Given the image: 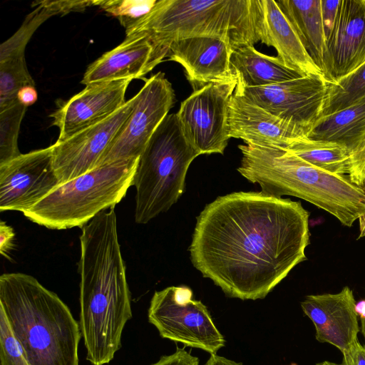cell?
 Returning a JSON list of instances; mask_svg holds the SVG:
<instances>
[{
    "mask_svg": "<svg viewBox=\"0 0 365 365\" xmlns=\"http://www.w3.org/2000/svg\"><path fill=\"white\" fill-rule=\"evenodd\" d=\"M309 217L300 202L262 192L220 196L197 217L191 262L227 296L264 299L307 259Z\"/></svg>",
    "mask_w": 365,
    "mask_h": 365,
    "instance_id": "1",
    "label": "cell"
},
{
    "mask_svg": "<svg viewBox=\"0 0 365 365\" xmlns=\"http://www.w3.org/2000/svg\"><path fill=\"white\" fill-rule=\"evenodd\" d=\"M81 230L80 328L86 359L105 365L121 347L123 330L132 317L114 207L98 213Z\"/></svg>",
    "mask_w": 365,
    "mask_h": 365,
    "instance_id": "2",
    "label": "cell"
},
{
    "mask_svg": "<svg viewBox=\"0 0 365 365\" xmlns=\"http://www.w3.org/2000/svg\"><path fill=\"white\" fill-rule=\"evenodd\" d=\"M0 309L30 365H78L79 324L58 296L36 278L1 274Z\"/></svg>",
    "mask_w": 365,
    "mask_h": 365,
    "instance_id": "3",
    "label": "cell"
},
{
    "mask_svg": "<svg viewBox=\"0 0 365 365\" xmlns=\"http://www.w3.org/2000/svg\"><path fill=\"white\" fill-rule=\"evenodd\" d=\"M238 148L242 158L237 171L259 184L263 193L302 198L347 227L365 216V192L349 175L328 173L284 149L250 144Z\"/></svg>",
    "mask_w": 365,
    "mask_h": 365,
    "instance_id": "4",
    "label": "cell"
},
{
    "mask_svg": "<svg viewBox=\"0 0 365 365\" xmlns=\"http://www.w3.org/2000/svg\"><path fill=\"white\" fill-rule=\"evenodd\" d=\"M257 11V0H157L125 34H147L168 49L177 40L210 36L235 49L259 41Z\"/></svg>",
    "mask_w": 365,
    "mask_h": 365,
    "instance_id": "5",
    "label": "cell"
},
{
    "mask_svg": "<svg viewBox=\"0 0 365 365\" xmlns=\"http://www.w3.org/2000/svg\"><path fill=\"white\" fill-rule=\"evenodd\" d=\"M200 153L185 138L176 113L166 115L139 158L133 179L135 221L146 224L175 204L188 168Z\"/></svg>",
    "mask_w": 365,
    "mask_h": 365,
    "instance_id": "6",
    "label": "cell"
},
{
    "mask_svg": "<svg viewBox=\"0 0 365 365\" xmlns=\"http://www.w3.org/2000/svg\"><path fill=\"white\" fill-rule=\"evenodd\" d=\"M138 160L130 159L96 168L60 185L23 214L48 229L82 228L125 197L133 185Z\"/></svg>",
    "mask_w": 365,
    "mask_h": 365,
    "instance_id": "7",
    "label": "cell"
},
{
    "mask_svg": "<svg viewBox=\"0 0 365 365\" xmlns=\"http://www.w3.org/2000/svg\"><path fill=\"white\" fill-rule=\"evenodd\" d=\"M148 317L162 338L210 354H217L225 345L207 307L193 299L192 291L187 287L172 286L155 291Z\"/></svg>",
    "mask_w": 365,
    "mask_h": 365,
    "instance_id": "8",
    "label": "cell"
},
{
    "mask_svg": "<svg viewBox=\"0 0 365 365\" xmlns=\"http://www.w3.org/2000/svg\"><path fill=\"white\" fill-rule=\"evenodd\" d=\"M175 102V91L164 73L159 71L147 79L135 95L132 113L97 168L139 158Z\"/></svg>",
    "mask_w": 365,
    "mask_h": 365,
    "instance_id": "9",
    "label": "cell"
},
{
    "mask_svg": "<svg viewBox=\"0 0 365 365\" xmlns=\"http://www.w3.org/2000/svg\"><path fill=\"white\" fill-rule=\"evenodd\" d=\"M237 82L210 83L184 100L176 113L182 132L200 153L223 154L227 145L228 112Z\"/></svg>",
    "mask_w": 365,
    "mask_h": 365,
    "instance_id": "10",
    "label": "cell"
},
{
    "mask_svg": "<svg viewBox=\"0 0 365 365\" xmlns=\"http://www.w3.org/2000/svg\"><path fill=\"white\" fill-rule=\"evenodd\" d=\"M135 103V96L106 119L52 145V163L60 185L96 168L123 127Z\"/></svg>",
    "mask_w": 365,
    "mask_h": 365,
    "instance_id": "11",
    "label": "cell"
},
{
    "mask_svg": "<svg viewBox=\"0 0 365 365\" xmlns=\"http://www.w3.org/2000/svg\"><path fill=\"white\" fill-rule=\"evenodd\" d=\"M328 86L322 78L302 76L267 86L235 90V93L309 133L322 114Z\"/></svg>",
    "mask_w": 365,
    "mask_h": 365,
    "instance_id": "12",
    "label": "cell"
},
{
    "mask_svg": "<svg viewBox=\"0 0 365 365\" xmlns=\"http://www.w3.org/2000/svg\"><path fill=\"white\" fill-rule=\"evenodd\" d=\"M59 185L51 145L21 153L0 165V210L24 212Z\"/></svg>",
    "mask_w": 365,
    "mask_h": 365,
    "instance_id": "13",
    "label": "cell"
},
{
    "mask_svg": "<svg viewBox=\"0 0 365 365\" xmlns=\"http://www.w3.org/2000/svg\"><path fill=\"white\" fill-rule=\"evenodd\" d=\"M168 51L147 34L125 36L88 66L81 83L88 86L141 78L167 57Z\"/></svg>",
    "mask_w": 365,
    "mask_h": 365,
    "instance_id": "14",
    "label": "cell"
},
{
    "mask_svg": "<svg viewBox=\"0 0 365 365\" xmlns=\"http://www.w3.org/2000/svg\"><path fill=\"white\" fill-rule=\"evenodd\" d=\"M307 135V130L274 116L234 92L229 104L230 138L242 139L245 144L287 150Z\"/></svg>",
    "mask_w": 365,
    "mask_h": 365,
    "instance_id": "15",
    "label": "cell"
},
{
    "mask_svg": "<svg viewBox=\"0 0 365 365\" xmlns=\"http://www.w3.org/2000/svg\"><path fill=\"white\" fill-rule=\"evenodd\" d=\"M232 51L223 39L195 36L171 43L167 57L184 68L195 91L210 83L237 82L230 63Z\"/></svg>",
    "mask_w": 365,
    "mask_h": 365,
    "instance_id": "16",
    "label": "cell"
},
{
    "mask_svg": "<svg viewBox=\"0 0 365 365\" xmlns=\"http://www.w3.org/2000/svg\"><path fill=\"white\" fill-rule=\"evenodd\" d=\"M131 81H117L86 86L50 115L59 129L57 142L93 125L115 113L126 103Z\"/></svg>",
    "mask_w": 365,
    "mask_h": 365,
    "instance_id": "17",
    "label": "cell"
},
{
    "mask_svg": "<svg viewBox=\"0 0 365 365\" xmlns=\"http://www.w3.org/2000/svg\"><path fill=\"white\" fill-rule=\"evenodd\" d=\"M301 307L312 322L319 342L330 344L342 353L358 341L357 305L349 287L335 294L308 295Z\"/></svg>",
    "mask_w": 365,
    "mask_h": 365,
    "instance_id": "18",
    "label": "cell"
},
{
    "mask_svg": "<svg viewBox=\"0 0 365 365\" xmlns=\"http://www.w3.org/2000/svg\"><path fill=\"white\" fill-rule=\"evenodd\" d=\"M327 49L329 84L365 62V0H340Z\"/></svg>",
    "mask_w": 365,
    "mask_h": 365,
    "instance_id": "19",
    "label": "cell"
},
{
    "mask_svg": "<svg viewBox=\"0 0 365 365\" xmlns=\"http://www.w3.org/2000/svg\"><path fill=\"white\" fill-rule=\"evenodd\" d=\"M257 32L259 41L274 47L285 66L302 76L326 80L276 1L257 0Z\"/></svg>",
    "mask_w": 365,
    "mask_h": 365,
    "instance_id": "20",
    "label": "cell"
},
{
    "mask_svg": "<svg viewBox=\"0 0 365 365\" xmlns=\"http://www.w3.org/2000/svg\"><path fill=\"white\" fill-rule=\"evenodd\" d=\"M276 1L329 83L327 38L322 21L321 0H278Z\"/></svg>",
    "mask_w": 365,
    "mask_h": 365,
    "instance_id": "21",
    "label": "cell"
},
{
    "mask_svg": "<svg viewBox=\"0 0 365 365\" xmlns=\"http://www.w3.org/2000/svg\"><path fill=\"white\" fill-rule=\"evenodd\" d=\"M230 63L237 79L236 91L267 86L302 76L285 66L277 56L262 53L254 46L233 49Z\"/></svg>",
    "mask_w": 365,
    "mask_h": 365,
    "instance_id": "22",
    "label": "cell"
},
{
    "mask_svg": "<svg viewBox=\"0 0 365 365\" xmlns=\"http://www.w3.org/2000/svg\"><path fill=\"white\" fill-rule=\"evenodd\" d=\"M307 138L339 143L351 153L365 139V97L345 108L319 117L310 127Z\"/></svg>",
    "mask_w": 365,
    "mask_h": 365,
    "instance_id": "23",
    "label": "cell"
},
{
    "mask_svg": "<svg viewBox=\"0 0 365 365\" xmlns=\"http://www.w3.org/2000/svg\"><path fill=\"white\" fill-rule=\"evenodd\" d=\"M287 150L328 173L349 174L350 151L339 143L307 138L294 143Z\"/></svg>",
    "mask_w": 365,
    "mask_h": 365,
    "instance_id": "24",
    "label": "cell"
},
{
    "mask_svg": "<svg viewBox=\"0 0 365 365\" xmlns=\"http://www.w3.org/2000/svg\"><path fill=\"white\" fill-rule=\"evenodd\" d=\"M31 6L35 9L26 16L17 31L1 44L0 61L24 55L25 48L37 29L49 18L63 15L58 0L37 1Z\"/></svg>",
    "mask_w": 365,
    "mask_h": 365,
    "instance_id": "25",
    "label": "cell"
},
{
    "mask_svg": "<svg viewBox=\"0 0 365 365\" xmlns=\"http://www.w3.org/2000/svg\"><path fill=\"white\" fill-rule=\"evenodd\" d=\"M364 97H365V62L335 83L329 84L320 116L345 108Z\"/></svg>",
    "mask_w": 365,
    "mask_h": 365,
    "instance_id": "26",
    "label": "cell"
},
{
    "mask_svg": "<svg viewBox=\"0 0 365 365\" xmlns=\"http://www.w3.org/2000/svg\"><path fill=\"white\" fill-rule=\"evenodd\" d=\"M26 86L35 87V82L27 68L25 55L0 61V110L19 101V91Z\"/></svg>",
    "mask_w": 365,
    "mask_h": 365,
    "instance_id": "27",
    "label": "cell"
},
{
    "mask_svg": "<svg viewBox=\"0 0 365 365\" xmlns=\"http://www.w3.org/2000/svg\"><path fill=\"white\" fill-rule=\"evenodd\" d=\"M27 108L17 101L0 110V165L21 154L18 146V138Z\"/></svg>",
    "mask_w": 365,
    "mask_h": 365,
    "instance_id": "28",
    "label": "cell"
},
{
    "mask_svg": "<svg viewBox=\"0 0 365 365\" xmlns=\"http://www.w3.org/2000/svg\"><path fill=\"white\" fill-rule=\"evenodd\" d=\"M157 0H95L106 12L116 17L125 31L132 28L155 6Z\"/></svg>",
    "mask_w": 365,
    "mask_h": 365,
    "instance_id": "29",
    "label": "cell"
},
{
    "mask_svg": "<svg viewBox=\"0 0 365 365\" xmlns=\"http://www.w3.org/2000/svg\"><path fill=\"white\" fill-rule=\"evenodd\" d=\"M0 365H30L1 309Z\"/></svg>",
    "mask_w": 365,
    "mask_h": 365,
    "instance_id": "30",
    "label": "cell"
},
{
    "mask_svg": "<svg viewBox=\"0 0 365 365\" xmlns=\"http://www.w3.org/2000/svg\"><path fill=\"white\" fill-rule=\"evenodd\" d=\"M351 181L365 192V139L350 153V168L348 174ZM360 234L365 237V216L359 220Z\"/></svg>",
    "mask_w": 365,
    "mask_h": 365,
    "instance_id": "31",
    "label": "cell"
},
{
    "mask_svg": "<svg viewBox=\"0 0 365 365\" xmlns=\"http://www.w3.org/2000/svg\"><path fill=\"white\" fill-rule=\"evenodd\" d=\"M150 365H200V360L185 349L177 348L174 353L162 356L157 362Z\"/></svg>",
    "mask_w": 365,
    "mask_h": 365,
    "instance_id": "32",
    "label": "cell"
},
{
    "mask_svg": "<svg viewBox=\"0 0 365 365\" xmlns=\"http://www.w3.org/2000/svg\"><path fill=\"white\" fill-rule=\"evenodd\" d=\"M339 3L340 0H321L322 17L327 40L334 27Z\"/></svg>",
    "mask_w": 365,
    "mask_h": 365,
    "instance_id": "33",
    "label": "cell"
},
{
    "mask_svg": "<svg viewBox=\"0 0 365 365\" xmlns=\"http://www.w3.org/2000/svg\"><path fill=\"white\" fill-rule=\"evenodd\" d=\"M340 365H365V345L358 341L342 352Z\"/></svg>",
    "mask_w": 365,
    "mask_h": 365,
    "instance_id": "34",
    "label": "cell"
},
{
    "mask_svg": "<svg viewBox=\"0 0 365 365\" xmlns=\"http://www.w3.org/2000/svg\"><path fill=\"white\" fill-rule=\"evenodd\" d=\"M15 233L14 229L6 222H0V253L4 257L10 259L9 254L14 246Z\"/></svg>",
    "mask_w": 365,
    "mask_h": 365,
    "instance_id": "35",
    "label": "cell"
},
{
    "mask_svg": "<svg viewBox=\"0 0 365 365\" xmlns=\"http://www.w3.org/2000/svg\"><path fill=\"white\" fill-rule=\"evenodd\" d=\"M37 96L34 86H26L19 91L17 98L20 103L28 107L36 101Z\"/></svg>",
    "mask_w": 365,
    "mask_h": 365,
    "instance_id": "36",
    "label": "cell"
},
{
    "mask_svg": "<svg viewBox=\"0 0 365 365\" xmlns=\"http://www.w3.org/2000/svg\"><path fill=\"white\" fill-rule=\"evenodd\" d=\"M205 365H243L240 362H237L229 359L217 354H210V358Z\"/></svg>",
    "mask_w": 365,
    "mask_h": 365,
    "instance_id": "37",
    "label": "cell"
},
{
    "mask_svg": "<svg viewBox=\"0 0 365 365\" xmlns=\"http://www.w3.org/2000/svg\"><path fill=\"white\" fill-rule=\"evenodd\" d=\"M358 315L360 317V330L365 339V311L358 312Z\"/></svg>",
    "mask_w": 365,
    "mask_h": 365,
    "instance_id": "38",
    "label": "cell"
},
{
    "mask_svg": "<svg viewBox=\"0 0 365 365\" xmlns=\"http://www.w3.org/2000/svg\"><path fill=\"white\" fill-rule=\"evenodd\" d=\"M316 365H340V364H337L336 363H334V362H331L329 361H324L317 363Z\"/></svg>",
    "mask_w": 365,
    "mask_h": 365,
    "instance_id": "39",
    "label": "cell"
}]
</instances>
